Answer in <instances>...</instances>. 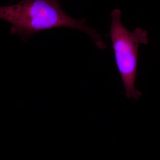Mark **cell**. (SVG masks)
<instances>
[{"label": "cell", "instance_id": "cell-2", "mask_svg": "<svg viewBox=\"0 0 160 160\" xmlns=\"http://www.w3.org/2000/svg\"><path fill=\"white\" fill-rule=\"evenodd\" d=\"M122 12L112 10L109 36L112 44L115 60L128 99L138 100L142 93L135 87L137 71L138 52L140 45L148 42V32L138 27L129 31L121 22Z\"/></svg>", "mask_w": 160, "mask_h": 160}, {"label": "cell", "instance_id": "cell-1", "mask_svg": "<svg viewBox=\"0 0 160 160\" xmlns=\"http://www.w3.org/2000/svg\"><path fill=\"white\" fill-rule=\"evenodd\" d=\"M0 18L11 24L10 32L27 41L39 32L58 27L78 29L88 35L99 49L107 45L94 28L68 15L56 0H23L15 5L0 7Z\"/></svg>", "mask_w": 160, "mask_h": 160}]
</instances>
